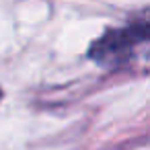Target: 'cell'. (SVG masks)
I'll list each match as a JSON object with an SVG mask.
<instances>
[{"instance_id":"cell-1","label":"cell","mask_w":150,"mask_h":150,"mask_svg":"<svg viewBox=\"0 0 150 150\" xmlns=\"http://www.w3.org/2000/svg\"><path fill=\"white\" fill-rule=\"evenodd\" d=\"M146 41H148V21L142 19L127 27L109 31L107 35L97 39L91 45L88 56L107 68H119L127 64L136 54V50Z\"/></svg>"}]
</instances>
